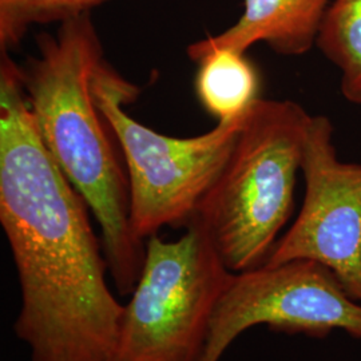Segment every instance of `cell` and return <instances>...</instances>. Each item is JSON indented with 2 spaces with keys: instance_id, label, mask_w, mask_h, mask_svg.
<instances>
[{
  "instance_id": "obj_4",
  "label": "cell",
  "mask_w": 361,
  "mask_h": 361,
  "mask_svg": "<svg viewBox=\"0 0 361 361\" xmlns=\"http://www.w3.org/2000/svg\"><path fill=\"white\" fill-rule=\"evenodd\" d=\"M140 89L106 59L92 79V95L121 147L130 186L131 225L146 240L162 228H186L225 166L245 114L221 121L190 138L164 135L125 110Z\"/></svg>"
},
{
  "instance_id": "obj_1",
  "label": "cell",
  "mask_w": 361,
  "mask_h": 361,
  "mask_svg": "<svg viewBox=\"0 0 361 361\" xmlns=\"http://www.w3.org/2000/svg\"><path fill=\"white\" fill-rule=\"evenodd\" d=\"M89 205L39 135L16 63L0 52V224L22 290L13 331L32 361H113L111 293Z\"/></svg>"
},
{
  "instance_id": "obj_7",
  "label": "cell",
  "mask_w": 361,
  "mask_h": 361,
  "mask_svg": "<svg viewBox=\"0 0 361 361\" xmlns=\"http://www.w3.org/2000/svg\"><path fill=\"white\" fill-rule=\"evenodd\" d=\"M301 176L305 194L296 221L267 265L310 259L336 276L361 304V165L338 159L329 118L312 116Z\"/></svg>"
},
{
  "instance_id": "obj_9",
  "label": "cell",
  "mask_w": 361,
  "mask_h": 361,
  "mask_svg": "<svg viewBox=\"0 0 361 361\" xmlns=\"http://www.w3.org/2000/svg\"><path fill=\"white\" fill-rule=\"evenodd\" d=\"M195 92L219 122L243 116L258 99L259 75L245 52L219 49L198 62Z\"/></svg>"
},
{
  "instance_id": "obj_5",
  "label": "cell",
  "mask_w": 361,
  "mask_h": 361,
  "mask_svg": "<svg viewBox=\"0 0 361 361\" xmlns=\"http://www.w3.org/2000/svg\"><path fill=\"white\" fill-rule=\"evenodd\" d=\"M229 274L194 219L176 241L149 237L113 361L200 360Z\"/></svg>"
},
{
  "instance_id": "obj_2",
  "label": "cell",
  "mask_w": 361,
  "mask_h": 361,
  "mask_svg": "<svg viewBox=\"0 0 361 361\" xmlns=\"http://www.w3.org/2000/svg\"><path fill=\"white\" fill-rule=\"evenodd\" d=\"M58 25L39 34L38 50L19 63L22 86L46 149L98 221L118 293L131 296L146 243L133 229L128 173L92 95V79L106 59L102 42L91 11Z\"/></svg>"
},
{
  "instance_id": "obj_6",
  "label": "cell",
  "mask_w": 361,
  "mask_h": 361,
  "mask_svg": "<svg viewBox=\"0 0 361 361\" xmlns=\"http://www.w3.org/2000/svg\"><path fill=\"white\" fill-rule=\"evenodd\" d=\"M259 324L319 338L341 329L361 340V304L332 271L310 259L231 271L198 361H219L237 336Z\"/></svg>"
},
{
  "instance_id": "obj_11",
  "label": "cell",
  "mask_w": 361,
  "mask_h": 361,
  "mask_svg": "<svg viewBox=\"0 0 361 361\" xmlns=\"http://www.w3.org/2000/svg\"><path fill=\"white\" fill-rule=\"evenodd\" d=\"M104 1L107 0H0V52L16 50L31 27L59 23Z\"/></svg>"
},
{
  "instance_id": "obj_8",
  "label": "cell",
  "mask_w": 361,
  "mask_h": 361,
  "mask_svg": "<svg viewBox=\"0 0 361 361\" xmlns=\"http://www.w3.org/2000/svg\"><path fill=\"white\" fill-rule=\"evenodd\" d=\"M334 0H245L240 19L219 35L188 47V56L198 62L219 49L246 52L265 43L280 55L298 56L316 46L324 16Z\"/></svg>"
},
{
  "instance_id": "obj_10",
  "label": "cell",
  "mask_w": 361,
  "mask_h": 361,
  "mask_svg": "<svg viewBox=\"0 0 361 361\" xmlns=\"http://www.w3.org/2000/svg\"><path fill=\"white\" fill-rule=\"evenodd\" d=\"M316 46L341 73V94L361 106V0H334Z\"/></svg>"
},
{
  "instance_id": "obj_3",
  "label": "cell",
  "mask_w": 361,
  "mask_h": 361,
  "mask_svg": "<svg viewBox=\"0 0 361 361\" xmlns=\"http://www.w3.org/2000/svg\"><path fill=\"white\" fill-rule=\"evenodd\" d=\"M312 116L293 101L258 98L193 219L233 271L265 265L293 212Z\"/></svg>"
}]
</instances>
